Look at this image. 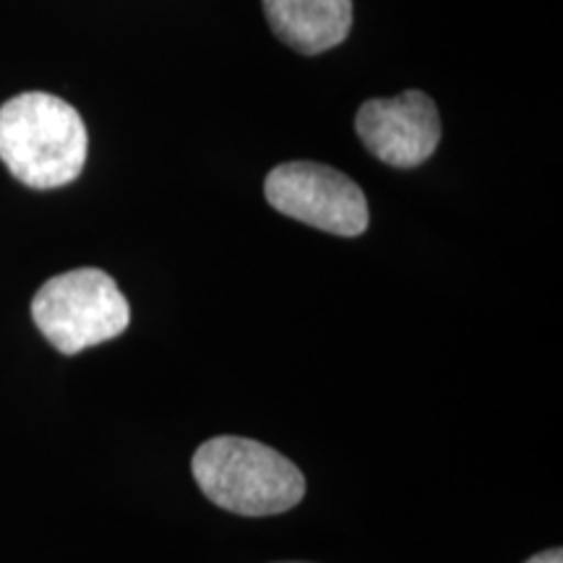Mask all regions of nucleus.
Returning a JSON list of instances; mask_svg holds the SVG:
<instances>
[{
    "label": "nucleus",
    "instance_id": "nucleus-1",
    "mask_svg": "<svg viewBox=\"0 0 563 563\" xmlns=\"http://www.w3.org/2000/svg\"><path fill=\"white\" fill-rule=\"evenodd\" d=\"M87 125L60 97L24 91L0 108V159L24 186H68L87 165Z\"/></svg>",
    "mask_w": 563,
    "mask_h": 563
},
{
    "label": "nucleus",
    "instance_id": "nucleus-2",
    "mask_svg": "<svg viewBox=\"0 0 563 563\" xmlns=\"http://www.w3.org/2000/svg\"><path fill=\"white\" fill-rule=\"evenodd\" d=\"M191 470L211 504L241 517L290 511L306 496V477L298 464L266 443L241 435L203 441L196 449Z\"/></svg>",
    "mask_w": 563,
    "mask_h": 563
},
{
    "label": "nucleus",
    "instance_id": "nucleus-3",
    "mask_svg": "<svg viewBox=\"0 0 563 563\" xmlns=\"http://www.w3.org/2000/svg\"><path fill=\"white\" fill-rule=\"evenodd\" d=\"M32 319L63 355L121 336L131 308L115 279L100 269H74L47 279L32 300Z\"/></svg>",
    "mask_w": 563,
    "mask_h": 563
},
{
    "label": "nucleus",
    "instance_id": "nucleus-4",
    "mask_svg": "<svg viewBox=\"0 0 563 563\" xmlns=\"http://www.w3.org/2000/svg\"><path fill=\"white\" fill-rule=\"evenodd\" d=\"M264 194L279 214L316 230L342 238H357L368 230L371 214L363 188L329 165L285 162L266 175Z\"/></svg>",
    "mask_w": 563,
    "mask_h": 563
},
{
    "label": "nucleus",
    "instance_id": "nucleus-5",
    "mask_svg": "<svg viewBox=\"0 0 563 563\" xmlns=\"http://www.w3.org/2000/svg\"><path fill=\"white\" fill-rule=\"evenodd\" d=\"M355 129L373 157L399 170L431 159L441 141L435 102L418 89L391 100H368L357 110Z\"/></svg>",
    "mask_w": 563,
    "mask_h": 563
},
{
    "label": "nucleus",
    "instance_id": "nucleus-6",
    "mask_svg": "<svg viewBox=\"0 0 563 563\" xmlns=\"http://www.w3.org/2000/svg\"><path fill=\"white\" fill-rule=\"evenodd\" d=\"M274 34L302 55L332 51L352 30V0H264Z\"/></svg>",
    "mask_w": 563,
    "mask_h": 563
},
{
    "label": "nucleus",
    "instance_id": "nucleus-7",
    "mask_svg": "<svg viewBox=\"0 0 563 563\" xmlns=\"http://www.w3.org/2000/svg\"><path fill=\"white\" fill-rule=\"evenodd\" d=\"M525 563H563V551H561V548H551V551L532 555V559L525 561Z\"/></svg>",
    "mask_w": 563,
    "mask_h": 563
}]
</instances>
